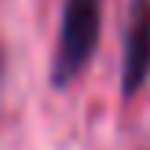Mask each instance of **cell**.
<instances>
[{
  "label": "cell",
  "mask_w": 150,
  "mask_h": 150,
  "mask_svg": "<svg viewBox=\"0 0 150 150\" xmlns=\"http://www.w3.org/2000/svg\"><path fill=\"white\" fill-rule=\"evenodd\" d=\"M103 29V0H62V22H59V44L51 59V84L70 88L88 70Z\"/></svg>",
  "instance_id": "obj_1"
},
{
  "label": "cell",
  "mask_w": 150,
  "mask_h": 150,
  "mask_svg": "<svg viewBox=\"0 0 150 150\" xmlns=\"http://www.w3.org/2000/svg\"><path fill=\"white\" fill-rule=\"evenodd\" d=\"M150 77V0H132L128 26H125V62H121V88L136 95Z\"/></svg>",
  "instance_id": "obj_2"
}]
</instances>
